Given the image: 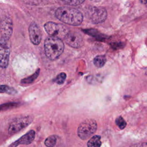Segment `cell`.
Masks as SVG:
<instances>
[{"mask_svg": "<svg viewBox=\"0 0 147 147\" xmlns=\"http://www.w3.org/2000/svg\"><path fill=\"white\" fill-rule=\"evenodd\" d=\"M55 16L63 22L74 26L80 25L83 19V14L79 10L68 6L57 8L55 11Z\"/></svg>", "mask_w": 147, "mask_h": 147, "instance_id": "6da1fadb", "label": "cell"}, {"mask_svg": "<svg viewBox=\"0 0 147 147\" xmlns=\"http://www.w3.org/2000/svg\"><path fill=\"white\" fill-rule=\"evenodd\" d=\"M64 44L61 39L48 37L44 41V51L47 57L51 60L57 59L63 53Z\"/></svg>", "mask_w": 147, "mask_h": 147, "instance_id": "7a4b0ae2", "label": "cell"}, {"mask_svg": "<svg viewBox=\"0 0 147 147\" xmlns=\"http://www.w3.org/2000/svg\"><path fill=\"white\" fill-rule=\"evenodd\" d=\"M46 32L51 36L60 39H64L68 32L69 29L61 24L53 22H47L44 24Z\"/></svg>", "mask_w": 147, "mask_h": 147, "instance_id": "3957f363", "label": "cell"}, {"mask_svg": "<svg viewBox=\"0 0 147 147\" xmlns=\"http://www.w3.org/2000/svg\"><path fill=\"white\" fill-rule=\"evenodd\" d=\"M97 129V123L93 119H87L81 122L78 128V135L82 140H87L93 135Z\"/></svg>", "mask_w": 147, "mask_h": 147, "instance_id": "277c9868", "label": "cell"}, {"mask_svg": "<svg viewBox=\"0 0 147 147\" xmlns=\"http://www.w3.org/2000/svg\"><path fill=\"white\" fill-rule=\"evenodd\" d=\"M33 121V118L30 116H23L14 119L9 125L8 131L10 134L18 133L21 130L28 126Z\"/></svg>", "mask_w": 147, "mask_h": 147, "instance_id": "5b68a950", "label": "cell"}, {"mask_svg": "<svg viewBox=\"0 0 147 147\" xmlns=\"http://www.w3.org/2000/svg\"><path fill=\"white\" fill-rule=\"evenodd\" d=\"M87 13L89 18L93 24H97L102 23L107 18L106 10L102 7H90Z\"/></svg>", "mask_w": 147, "mask_h": 147, "instance_id": "8992f818", "label": "cell"}, {"mask_svg": "<svg viewBox=\"0 0 147 147\" xmlns=\"http://www.w3.org/2000/svg\"><path fill=\"white\" fill-rule=\"evenodd\" d=\"M65 42L70 47L79 48L83 45V38L81 34L75 30L69 31L64 38Z\"/></svg>", "mask_w": 147, "mask_h": 147, "instance_id": "52a82bcc", "label": "cell"}, {"mask_svg": "<svg viewBox=\"0 0 147 147\" xmlns=\"http://www.w3.org/2000/svg\"><path fill=\"white\" fill-rule=\"evenodd\" d=\"M8 41L0 38V67L5 68L7 67L9 60L10 48Z\"/></svg>", "mask_w": 147, "mask_h": 147, "instance_id": "ba28073f", "label": "cell"}, {"mask_svg": "<svg viewBox=\"0 0 147 147\" xmlns=\"http://www.w3.org/2000/svg\"><path fill=\"white\" fill-rule=\"evenodd\" d=\"M13 32V24L10 18H5L1 22L0 33L1 38L9 41Z\"/></svg>", "mask_w": 147, "mask_h": 147, "instance_id": "9c48e42d", "label": "cell"}, {"mask_svg": "<svg viewBox=\"0 0 147 147\" xmlns=\"http://www.w3.org/2000/svg\"><path fill=\"white\" fill-rule=\"evenodd\" d=\"M29 34L30 41L36 45H38L42 39V34L38 25L32 22L29 27Z\"/></svg>", "mask_w": 147, "mask_h": 147, "instance_id": "30bf717a", "label": "cell"}, {"mask_svg": "<svg viewBox=\"0 0 147 147\" xmlns=\"http://www.w3.org/2000/svg\"><path fill=\"white\" fill-rule=\"evenodd\" d=\"M35 137V131L33 130L29 131L19 139L12 143L9 147H17L19 145H28L31 144Z\"/></svg>", "mask_w": 147, "mask_h": 147, "instance_id": "8fae6325", "label": "cell"}, {"mask_svg": "<svg viewBox=\"0 0 147 147\" xmlns=\"http://www.w3.org/2000/svg\"><path fill=\"white\" fill-rule=\"evenodd\" d=\"M88 147H100L102 142L100 141V136L98 135L93 136L87 142Z\"/></svg>", "mask_w": 147, "mask_h": 147, "instance_id": "7c38bea8", "label": "cell"}, {"mask_svg": "<svg viewBox=\"0 0 147 147\" xmlns=\"http://www.w3.org/2000/svg\"><path fill=\"white\" fill-rule=\"evenodd\" d=\"M106 59L103 55L96 56L94 59V64L95 67L98 68H101L104 66L106 63Z\"/></svg>", "mask_w": 147, "mask_h": 147, "instance_id": "4fadbf2b", "label": "cell"}, {"mask_svg": "<svg viewBox=\"0 0 147 147\" xmlns=\"http://www.w3.org/2000/svg\"><path fill=\"white\" fill-rule=\"evenodd\" d=\"M0 93H5L9 95H15L17 91L13 87L7 85H0Z\"/></svg>", "mask_w": 147, "mask_h": 147, "instance_id": "5bb4252c", "label": "cell"}, {"mask_svg": "<svg viewBox=\"0 0 147 147\" xmlns=\"http://www.w3.org/2000/svg\"><path fill=\"white\" fill-rule=\"evenodd\" d=\"M40 73V69H37L36 72L34 74H33V75H32L31 76L25 78L24 79H22L21 80V83L24 84H28L30 83H32V82H33L34 81V80H36V79L37 78L38 74Z\"/></svg>", "mask_w": 147, "mask_h": 147, "instance_id": "9a60e30c", "label": "cell"}, {"mask_svg": "<svg viewBox=\"0 0 147 147\" xmlns=\"http://www.w3.org/2000/svg\"><path fill=\"white\" fill-rule=\"evenodd\" d=\"M57 137L55 136H50L45 140V145L47 147H54L56 145Z\"/></svg>", "mask_w": 147, "mask_h": 147, "instance_id": "2e32d148", "label": "cell"}, {"mask_svg": "<svg viewBox=\"0 0 147 147\" xmlns=\"http://www.w3.org/2000/svg\"><path fill=\"white\" fill-rule=\"evenodd\" d=\"M18 103L16 102H9L4 103L3 105H0V111H5L10 109H13L18 106Z\"/></svg>", "mask_w": 147, "mask_h": 147, "instance_id": "e0dca14e", "label": "cell"}, {"mask_svg": "<svg viewBox=\"0 0 147 147\" xmlns=\"http://www.w3.org/2000/svg\"><path fill=\"white\" fill-rule=\"evenodd\" d=\"M66 78V74L64 72H61L53 80V82L57 83L58 84H62Z\"/></svg>", "mask_w": 147, "mask_h": 147, "instance_id": "ac0fdd59", "label": "cell"}, {"mask_svg": "<svg viewBox=\"0 0 147 147\" xmlns=\"http://www.w3.org/2000/svg\"><path fill=\"white\" fill-rule=\"evenodd\" d=\"M115 123L120 129H123L126 126V121L121 116H119L116 118Z\"/></svg>", "mask_w": 147, "mask_h": 147, "instance_id": "d6986e66", "label": "cell"}, {"mask_svg": "<svg viewBox=\"0 0 147 147\" xmlns=\"http://www.w3.org/2000/svg\"><path fill=\"white\" fill-rule=\"evenodd\" d=\"M64 4L71 6H76L82 3L85 0H61Z\"/></svg>", "mask_w": 147, "mask_h": 147, "instance_id": "ffe728a7", "label": "cell"}, {"mask_svg": "<svg viewBox=\"0 0 147 147\" xmlns=\"http://www.w3.org/2000/svg\"><path fill=\"white\" fill-rule=\"evenodd\" d=\"M110 45L111 47L112 48L117 49H121L122 48L124 47V43L123 42H112L110 44Z\"/></svg>", "mask_w": 147, "mask_h": 147, "instance_id": "44dd1931", "label": "cell"}, {"mask_svg": "<svg viewBox=\"0 0 147 147\" xmlns=\"http://www.w3.org/2000/svg\"><path fill=\"white\" fill-rule=\"evenodd\" d=\"M130 147H147V142H140L135 144Z\"/></svg>", "mask_w": 147, "mask_h": 147, "instance_id": "7402d4cb", "label": "cell"}, {"mask_svg": "<svg viewBox=\"0 0 147 147\" xmlns=\"http://www.w3.org/2000/svg\"><path fill=\"white\" fill-rule=\"evenodd\" d=\"M140 1L144 4H147V0H140Z\"/></svg>", "mask_w": 147, "mask_h": 147, "instance_id": "603a6c76", "label": "cell"}, {"mask_svg": "<svg viewBox=\"0 0 147 147\" xmlns=\"http://www.w3.org/2000/svg\"><path fill=\"white\" fill-rule=\"evenodd\" d=\"M93 2H100L101 0H91Z\"/></svg>", "mask_w": 147, "mask_h": 147, "instance_id": "cb8c5ba5", "label": "cell"}, {"mask_svg": "<svg viewBox=\"0 0 147 147\" xmlns=\"http://www.w3.org/2000/svg\"><path fill=\"white\" fill-rule=\"evenodd\" d=\"M1 20H0V25H1Z\"/></svg>", "mask_w": 147, "mask_h": 147, "instance_id": "d4e9b609", "label": "cell"}]
</instances>
